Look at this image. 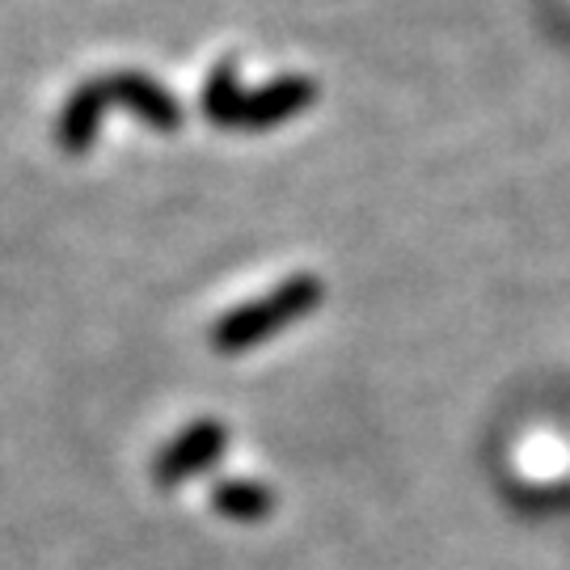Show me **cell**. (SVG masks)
<instances>
[{"label": "cell", "mask_w": 570, "mask_h": 570, "mask_svg": "<svg viewBox=\"0 0 570 570\" xmlns=\"http://www.w3.org/2000/svg\"><path fill=\"white\" fill-rule=\"evenodd\" d=\"M313 102H317V81H308L305 72H284V77L266 81L263 89L245 94L233 131H271L279 122L301 119Z\"/></svg>", "instance_id": "cell-3"}, {"label": "cell", "mask_w": 570, "mask_h": 570, "mask_svg": "<svg viewBox=\"0 0 570 570\" xmlns=\"http://www.w3.org/2000/svg\"><path fill=\"white\" fill-rule=\"evenodd\" d=\"M212 508L233 524H263L275 511V490L254 478H220L212 487Z\"/></svg>", "instance_id": "cell-6"}, {"label": "cell", "mask_w": 570, "mask_h": 570, "mask_svg": "<svg viewBox=\"0 0 570 570\" xmlns=\"http://www.w3.org/2000/svg\"><path fill=\"white\" fill-rule=\"evenodd\" d=\"M322 301H326V284L317 275L301 271L284 284H275L258 301H245L233 313H225L216 326L207 330V343H212L216 355H245V351H254L266 338H275L279 330L305 322Z\"/></svg>", "instance_id": "cell-1"}, {"label": "cell", "mask_w": 570, "mask_h": 570, "mask_svg": "<svg viewBox=\"0 0 570 570\" xmlns=\"http://www.w3.org/2000/svg\"><path fill=\"white\" fill-rule=\"evenodd\" d=\"M106 106H110V98H106L102 77L98 81H81L68 94L60 119H56V140H60V148L68 157H85L94 148L98 131H102Z\"/></svg>", "instance_id": "cell-5"}, {"label": "cell", "mask_w": 570, "mask_h": 570, "mask_svg": "<svg viewBox=\"0 0 570 570\" xmlns=\"http://www.w3.org/2000/svg\"><path fill=\"white\" fill-rule=\"evenodd\" d=\"M242 98H245V89H242V81H237V60L228 56V60L212 63V72H207V81H204V98H199L204 119L212 122V127L233 131V119H237Z\"/></svg>", "instance_id": "cell-7"}, {"label": "cell", "mask_w": 570, "mask_h": 570, "mask_svg": "<svg viewBox=\"0 0 570 570\" xmlns=\"http://www.w3.org/2000/svg\"><path fill=\"white\" fill-rule=\"evenodd\" d=\"M102 85H106L110 106L127 110V115L140 119L144 127H153V131H183L186 110L178 106V98H174L161 81H153L148 72H136V68L106 72Z\"/></svg>", "instance_id": "cell-4"}, {"label": "cell", "mask_w": 570, "mask_h": 570, "mask_svg": "<svg viewBox=\"0 0 570 570\" xmlns=\"http://www.w3.org/2000/svg\"><path fill=\"white\" fill-rule=\"evenodd\" d=\"M225 452H228L225 423H220V419H199V423L183 428L161 452H157L153 478H157L161 490H174V487H183L186 478H195V473L212 469L216 461H225Z\"/></svg>", "instance_id": "cell-2"}]
</instances>
